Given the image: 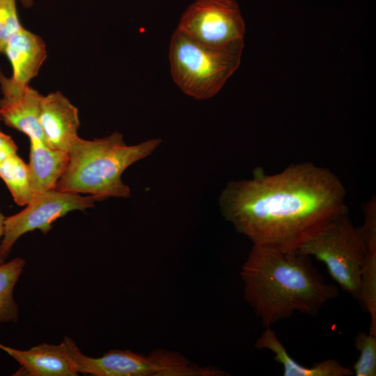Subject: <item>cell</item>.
Returning <instances> with one entry per match:
<instances>
[{
    "label": "cell",
    "mask_w": 376,
    "mask_h": 376,
    "mask_svg": "<svg viewBox=\"0 0 376 376\" xmlns=\"http://www.w3.org/2000/svg\"><path fill=\"white\" fill-rule=\"evenodd\" d=\"M5 219L6 217L0 212V243L4 233V227H5ZM5 262L0 254V265L3 264Z\"/></svg>",
    "instance_id": "20"
},
{
    "label": "cell",
    "mask_w": 376,
    "mask_h": 376,
    "mask_svg": "<svg viewBox=\"0 0 376 376\" xmlns=\"http://www.w3.org/2000/svg\"><path fill=\"white\" fill-rule=\"evenodd\" d=\"M24 265L25 260L21 258L0 265V323H15L19 320L13 290Z\"/></svg>",
    "instance_id": "16"
},
{
    "label": "cell",
    "mask_w": 376,
    "mask_h": 376,
    "mask_svg": "<svg viewBox=\"0 0 376 376\" xmlns=\"http://www.w3.org/2000/svg\"><path fill=\"white\" fill-rule=\"evenodd\" d=\"M0 350L20 365L13 374L15 376H75L79 373L64 340L59 345L42 343L28 350L0 343Z\"/></svg>",
    "instance_id": "11"
},
{
    "label": "cell",
    "mask_w": 376,
    "mask_h": 376,
    "mask_svg": "<svg viewBox=\"0 0 376 376\" xmlns=\"http://www.w3.org/2000/svg\"><path fill=\"white\" fill-rule=\"evenodd\" d=\"M244 295L263 325L270 327L295 311L315 315L338 295L310 256L253 245L242 267Z\"/></svg>",
    "instance_id": "2"
},
{
    "label": "cell",
    "mask_w": 376,
    "mask_h": 376,
    "mask_svg": "<svg viewBox=\"0 0 376 376\" xmlns=\"http://www.w3.org/2000/svg\"><path fill=\"white\" fill-rule=\"evenodd\" d=\"M0 178L18 205H26L33 200L28 164L17 153L0 165Z\"/></svg>",
    "instance_id": "15"
},
{
    "label": "cell",
    "mask_w": 376,
    "mask_h": 376,
    "mask_svg": "<svg viewBox=\"0 0 376 376\" xmlns=\"http://www.w3.org/2000/svg\"><path fill=\"white\" fill-rule=\"evenodd\" d=\"M22 5L25 8H31L33 4V0H20Z\"/></svg>",
    "instance_id": "21"
},
{
    "label": "cell",
    "mask_w": 376,
    "mask_h": 376,
    "mask_svg": "<svg viewBox=\"0 0 376 376\" xmlns=\"http://www.w3.org/2000/svg\"><path fill=\"white\" fill-rule=\"evenodd\" d=\"M17 147L13 139L0 130V165L9 157L16 154Z\"/></svg>",
    "instance_id": "19"
},
{
    "label": "cell",
    "mask_w": 376,
    "mask_h": 376,
    "mask_svg": "<svg viewBox=\"0 0 376 376\" xmlns=\"http://www.w3.org/2000/svg\"><path fill=\"white\" fill-rule=\"evenodd\" d=\"M97 199L91 195L58 191L56 189L40 194L21 212L7 217L0 243V254L5 260L17 240L36 229L47 234L52 224L74 210L84 211L94 205Z\"/></svg>",
    "instance_id": "7"
},
{
    "label": "cell",
    "mask_w": 376,
    "mask_h": 376,
    "mask_svg": "<svg viewBox=\"0 0 376 376\" xmlns=\"http://www.w3.org/2000/svg\"><path fill=\"white\" fill-rule=\"evenodd\" d=\"M354 344L360 355L354 364V373L357 376L376 375V336L359 332L354 338Z\"/></svg>",
    "instance_id": "17"
},
{
    "label": "cell",
    "mask_w": 376,
    "mask_h": 376,
    "mask_svg": "<svg viewBox=\"0 0 376 376\" xmlns=\"http://www.w3.org/2000/svg\"><path fill=\"white\" fill-rule=\"evenodd\" d=\"M12 67L10 76L24 84L38 73L47 57V49L43 40L23 26L8 40L3 52Z\"/></svg>",
    "instance_id": "12"
},
{
    "label": "cell",
    "mask_w": 376,
    "mask_h": 376,
    "mask_svg": "<svg viewBox=\"0 0 376 376\" xmlns=\"http://www.w3.org/2000/svg\"><path fill=\"white\" fill-rule=\"evenodd\" d=\"M1 117H0V122H1Z\"/></svg>",
    "instance_id": "22"
},
{
    "label": "cell",
    "mask_w": 376,
    "mask_h": 376,
    "mask_svg": "<svg viewBox=\"0 0 376 376\" xmlns=\"http://www.w3.org/2000/svg\"><path fill=\"white\" fill-rule=\"evenodd\" d=\"M345 201V187L333 172L304 162L228 182L219 205L225 219L253 245L288 251H297L347 214Z\"/></svg>",
    "instance_id": "1"
},
{
    "label": "cell",
    "mask_w": 376,
    "mask_h": 376,
    "mask_svg": "<svg viewBox=\"0 0 376 376\" xmlns=\"http://www.w3.org/2000/svg\"><path fill=\"white\" fill-rule=\"evenodd\" d=\"M160 143V139H152L129 146L117 132L93 140L79 137L68 152V165L55 189L91 195L97 201L127 198L130 189L122 180L123 173L150 155Z\"/></svg>",
    "instance_id": "3"
},
{
    "label": "cell",
    "mask_w": 376,
    "mask_h": 376,
    "mask_svg": "<svg viewBox=\"0 0 376 376\" xmlns=\"http://www.w3.org/2000/svg\"><path fill=\"white\" fill-rule=\"evenodd\" d=\"M244 47V42L224 48L205 46L176 29L169 46L172 78L186 95L210 98L239 68Z\"/></svg>",
    "instance_id": "4"
},
{
    "label": "cell",
    "mask_w": 376,
    "mask_h": 376,
    "mask_svg": "<svg viewBox=\"0 0 376 376\" xmlns=\"http://www.w3.org/2000/svg\"><path fill=\"white\" fill-rule=\"evenodd\" d=\"M177 29L203 45L224 48L244 42L245 24L235 0H196Z\"/></svg>",
    "instance_id": "6"
},
{
    "label": "cell",
    "mask_w": 376,
    "mask_h": 376,
    "mask_svg": "<svg viewBox=\"0 0 376 376\" xmlns=\"http://www.w3.org/2000/svg\"><path fill=\"white\" fill-rule=\"evenodd\" d=\"M39 120L45 142L52 149L69 152L79 138L78 109L60 91L42 96Z\"/></svg>",
    "instance_id": "10"
},
{
    "label": "cell",
    "mask_w": 376,
    "mask_h": 376,
    "mask_svg": "<svg viewBox=\"0 0 376 376\" xmlns=\"http://www.w3.org/2000/svg\"><path fill=\"white\" fill-rule=\"evenodd\" d=\"M22 27L16 0H0V54H3L8 40Z\"/></svg>",
    "instance_id": "18"
},
{
    "label": "cell",
    "mask_w": 376,
    "mask_h": 376,
    "mask_svg": "<svg viewBox=\"0 0 376 376\" xmlns=\"http://www.w3.org/2000/svg\"><path fill=\"white\" fill-rule=\"evenodd\" d=\"M258 349H267L274 353V360L281 363L285 376H351L354 372L335 359H326L311 367L299 364L288 353L275 331L266 327L255 343Z\"/></svg>",
    "instance_id": "14"
},
{
    "label": "cell",
    "mask_w": 376,
    "mask_h": 376,
    "mask_svg": "<svg viewBox=\"0 0 376 376\" xmlns=\"http://www.w3.org/2000/svg\"><path fill=\"white\" fill-rule=\"evenodd\" d=\"M0 89L1 121L25 134L29 139H39L45 143L39 120L42 95L29 84H21L11 77H6L1 70Z\"/></svg>",
    "instance_id": "9"
},
{
    "label": "cell",
    "mask_w": 376,
    "mask_h": 376,
    "mask_svg": "<svg viewBox=\"0 0 376 376\" xmlns=\"http://www.w3.org/2000/svg\"><path fill=\"white\" fill-rule=\"evenodd\" d=\"M29 140L28 167L33 197L35 198L56 188L68 165L69 154L52 149L41 140Z\"/></svg>",
    "instance_id": "13"
},
{
    "label": "cell",
    "mask_w": 376,
    "mask_h": 376,
    "mask_svg": "<svg viewBox=\"0 0 376 376\" xmlns=\"http://www.w3.org/2000/svg\"><path fill=\"white\" fill-rule=\"evenodd\" d=\"M106 366L111 376H222L226 373L214 367H201L181 354L164 350L149 355L130 350H110Z\"/></svg>",
    "instance_id": "8"
},
{
    "label": "cell",
    "mask_w": 376,
    "mask_h": 376,
    "mask_svg": "<svg viewBox=\"0 0 376 376\" xmlns=\"http://www.w3.org/2000/svg\"><path fill=\"white\" fill-rule=\"evenodd\" d=\"M297 251L315 256L324 263L331 276L341 288L359 299L367 246L361 227L353 225L347 213L332 221Z\"/></svg>",
    "instance_id": "5"
}]
</instances>
